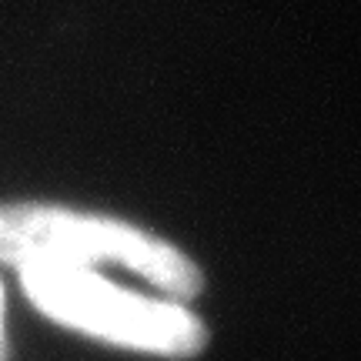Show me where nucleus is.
I'll list each match as a JSON object with an SVG mask.
<instances>
[{
  "label": "nucleus",
  "mask_w": 361,
  "mask_h": 361,
  "mask_svg": "<svg viewBox=\"0 0 361 361\" xmlns=\"http://www.w3.org/2000/svg\"><path fill=\"white\" fill-rule=\"evenodd\" d=\"M0 261L13 268H114L134 274L174 301L204 291V274L174 241L134 221L61 204L0 207Z\"/></svg>",
  "instance_id": "nucleus-1"
},
{
  "label": "nucleus",
  "mask_w": 361,
  "mask_h": 361,
  "mask_svg": "<svg viewBox=\"0 0 361 361\" xmlns=\"http://www.w3.org/2000/svg\"><path fill=\"white\" fill-rule=\"evenodd\" d=\"M27 301L67 331L151 358H194L207 345V324L184 301L141 295L101 271L20 268Z\"/></svg>",
  "instance_id": "nucleus-2"
},
{
  "label": "nucleus",
  "mask_w": 361,
  "mask_h": 361,
  "mask_svg": "<svg viewBox=\"0 0 361 361\" xmlns=\"http://www.w3.org/2000/svg\"><path fill=\"white\" fill-rule=\"evenodd\" d=\"M0 341H4V295H0Z\"/></svg>",
  "instance_id": "nucleus-3"
}]
</instances>
